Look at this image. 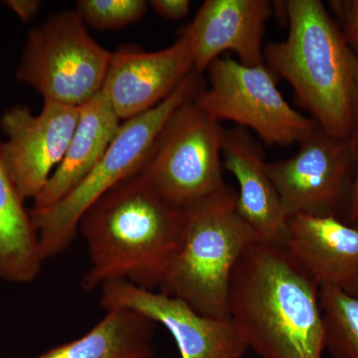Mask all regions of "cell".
Returning <instances> with one entry per match:
<instances>
[{"instance_id": "obj_1", "label": "cell", "mask_w": 358, "mask_h": 358, "mask_svg": "<svg viewBox=\"0 0 358 358\" xmlns=\"http://www.w3.org/2000/svg\"><path fill=\"white\" fill-rule=\"evenodd\" d=\"M229 315L261 358H322L320 287L285 245L248 247L233 272Z\"/></svg>"}, {"instance_id": "obj_2", "label": "cell", "mask_w": 358, "mask_h": 358, "mask_svg": "<svg viewBox=\"0 0 358 358\" xmlns=\"http://www.w3.org/2000/svg\"><path fill=\"white\" fill-rule=\"evenodd\" d=\"M181 210L155 194L141 176L122 181L85 212L78 225L86 242L90 268L85 291L126 281L159 289L180 230Z\"/></svg>"}, {"instance_id": "obj_3", "label": "cell", "mask_w": 358, "mask_h": 358, "mask_svg": "<svg viewBox=\"0 0 358 358\" xmlns=\"http://www.w3.org/2000/svg\"><path fill=\"white\" fill-rule=\"evenodd\" d=\"M282 6L289 34L264 47L268 68L289 82L296 102L320 128L336 138H350L357 56L322 1L288 0Z\"/></svg>"}, {"instance_id": "obj_4", "label": "cell", "mask_w": 358, "mask_h": 358, "mask_svg": "<svg viewBox=\"0 0 358 358\" xmlns=\"http://www.w3.org/2000/svg\"><path fill=\"white\" fill-rule=\"evenodd\" d=\"M180 210L178 243L159 292L207 317H230L234 268L245 250L262 240L238 212L232 186Z\"/></svg>"}, {"instance_id": "obj_5", "label": "cell", "mask_w": 358, "mask_h": 358, "mask_svg": "<svg viewBox=\"0 0 358 358\" xmlns=\"http://www.w3.org/2000/svg\"><path fill=\"white\" fill-rule=\"evenodd\" d=\"M202 88L201 75L193 72L154 109L122 122L98 164L64 199L49 208L30 209L44 262L73 243L82 216L96 200L122 181L140 174L167 120Z\"/></svg>"}, {"instance_id": "obj_6", "label": "cell", "mask_w": 358, "mask_h": 358, "mask_svg": "<svg viewBox=\"0 0 358 358\" xmlns=\"http://www.w3.org/2000/svg\"><path fill=\"white\" fill-rule=\"evenodd\" d=\"M197 94L174 110L138 176L167 204L183 209L225 187L224 129Z\"/></svg>"}, {"instance_id": "obj_7", "label": "cell", "mask_w": 358, "mask_h": 358, "mask_svg": "<svg viewBox=\"0 0 358 358\" xmlns=\"http://www.w3.org/2000/svg\"><path fill=\"white\" fill-rule=\"evenodd\" d=\"M110 54L76 9L60 11L28 33L16 79L43 100L79 108L102 91Z\"/></svg>"}, {"instance_id": "obj_8", "label": "cell", "mask_w": 358, "mask_h": 358, "mask_svg": "<svg viewBox=\"0 0 358 358\" xmlns=\"http://www.w3.org/2000/svg\"><path fill=\"white\" fill-rule=\"evenodd\" d=\"M210 86L197 93V103L216 121L236 122L255 131L268 145L300 143L317 122L289 106L265 64L249 67L219 57L207 68Z\"/></svg>"}, {"instance_id": "obj_9", "label": "cell", "mask_w": 358, "mask_h": 358, "mask_svg": "<svg viewBox=\"0 0 358 358\" xmlns=\"http://www.w3.org/2000/svg\"><path fill=\"white\" fill-rule=\"evenodd\" d=\"M266 169L287 217L307 214L345 218L355 176L350 138H336L317 124L296 155L266 162Z\"/></svg>"}, {"instance_id": "obj_10", "label": "cell", "mask_w": 358, "mask_h": 358, "mask_svg": "<svg viewBox=\"0 0 358 358\" xmlns=\"http://www.w3.org/2000/svg\"><path fill=\"white\" fill-rule=\"evenodd\" d=\"M105 310L124 308L143 313L171 333L180 358H243L248 343L232 317H207L185 301L126 281L100 288Z\"/></svg>"}, {"instance_id": "obj_11", "label": "cell", "mask_w": 358, "mask_h": 358, "mask_svg": "<svg viewBox=\"0 0 358 358\" xmlns=\"http://www.w3.org/2000/svg\"><path fill=\"white\" fill-rule=\"evenodd\" d=\"M78 117L77 107L43 100L39 114L15 105L0 117V129L6 136L2 155L25 201L39 194L62 162Z\"/></svg>"}, {"instance_id": "obj_12", "label": "cell", "mask_w": 358, "mask_h": 358, "mask_svg": "<svg viewBox=\"0 0 358 358\" xmlns=\"http://www.w3.org/2000/svg\"><path fill=\"white\" fill-rule=\"evenodd\" d=\"M194 72L185 37L162 50L122 47L110 54L103 92L122 122L154 109Z\"/></svg>"}, {"instance_id": "obj_13", "label": "cell", "mask_w": 358, "mask_h": 358, "mask_svg": "<svg viewBox=\"0 0 358 358\" xmlns=\"http://www.w3.org/2000/svg\"><path fill=\"white\" fill-rule=\"evenodd\" d=\"M268 0H206L194 20L181 30L201 75L224 52H234L249 67L265 64L263 39L273 13Z\"/></svg>"}, {"instance_id": "obj_14", "label": "cell", "mask_w": 358, "mask_h": 358, "mask_svg": "<svg viewBox=\"0 0 358 358\" xmlns=\"http://www.w3.org/2000/svg\"><path fill=\"white\" fill-rule=\"evenodd\" d=\"M285 246L320 288L358 294V226L298 214L288 218Z\"/></svg>"}, {"instance_id": "obj_15", "label": "cell", "mask_w": 358, "mask_h": 358, "mask_svg": "<svg viewBox=\"0 0 358 358\" xmlns=\"http://www.w3.org/2000/svg\"><path fill=\"white\" fill-rule=\"evenodd\" d=\"M222 162L239 185L237 209L241 217L263 242L285 245L288 217L266 169L262 150L248 129L236 127L224 131Z\"/></svg>"}, {"instance_id": "obj_16", "label": "cell", "mask_w": 358, "mask_h": 358, "mask_svg": "<svg viewBox=\"0 0 358 358\" xmlns=\"http://www.w3.org/2000/svg\"><path fill=\"white\" fill-rule=\"evenodd\" d=\"M79 117L62 162L33 199L31 209L49 208L64 199L98 164L107 152L122 121L103 90L78 108Z\"/></svg>"}, {"instance_id": "obj_17", "label": "cell", "mask_w": 358, "mask_h": 358, "mask_svg": "<svg viewBox=\"0 0 358 358\" xmlns=\"http://www.w3.org/2000/svg\"><path fill=\"white\" fill-rule=\"evenodd\" d=\"M157 326L136 310L110 308L85 336L30 358H154Z\"/></svg>"}, {"instance_id": "obj_18", "label": "cell", "mask_w": 358, "mask_h": 358, "mask_svg": "<svg viewBox=\"0 0 358 358\" xmlns=\"http://www.w3.org/2000/svg\"><path fill=\"white\" fill-rule=\"evenodd\" d=\"M0 141V279L29 284L38 278L44 261L36 228L7 169Z\"/></svg>"}, {"instance_id": "obj_19", "label": "cell", "mask_w": 358, "mask_h": 358, "mask_svg": "<svg viewBox=\"0 0 358 358\" xmlns=\"http://www.w3.org/2000/svg\"><path fill=\"white\" fill-rule=\"evenodd\" d=\"M326 350L334 358H358V294L320 288Z\"/></svg>"}, {"instance_id": "obj_20", "label": "cell", "mask_w": 358, "mask_h": 358, "mask_svg": "<svg viewBox=\"0 0 358 358\" xmlns=\"http://www.w3.org/2000/svg\"><path fill=\"white\" fill-rule=\"evenodd\" d=\"M148 7L145 0H79L75 9L87 26L117 30L141 20Z\"/></svg>"}, {"instance_id": "obj_21", "label": "cell", "mask_w": 358, "mask_h": 358, "mask_svg": "<svg viewBox=\"0 0 358 358\" xmlns=\"http://www.w3.org/2000/svg\"><path fill=\"white\" fill-rule=\"evenodd\" d=\"M329 6L338 17V24L348 46L358 59V0H336Z\"/></svg>"}, {"instance_id": "obj_22", "label": "cell", "mask_w": 358, "mask_h": 358, "mask_svg": "<svg viewBox=\"0 0 358 358\" xmlns=\"http://www.w3.org/2000/svg\"><path fill=\"white\" fill-rule=\"evenodd\" d=\"M160 17L169 20H178L185 18L189 13L190 1L188 0H152L148 2Z\"/></svg>"}, {"instance_id": "obj_23", "label": "cell", "mask_w": 358, "mask_h": 358, "mask_svg": "<svg viewBox=\"0 0 358 358\" xmlns=\"http://www.w3.org/2000/svg\"><path fill=\"white\" fill-rule=\"evenodd\" d=\"M350 141L355 160V176L350 206L343 221L350 225L358 226V122H355V127L350 136Z\"/></svg>"}, {"instance_id": "obj_24", "label": "cell", "mask_w": 358, "mask_h": 358, "mask_svg": "<svg viewBox=\"0 0 358 358\" xmlns=\"http://www.w3.org/2000/svg\"><path fill=\"white\" fill-rule=\"evenodd\" d=\"M6 4L22 21L31 20L38 14L42 6L39 0H9L6 1Z\"/></svg>"}, {"instance_id": "obj_25", "label": "cell", "mask_w": 358, "mask_h": 358, "mask_svg": "<svg viewBox=\"0 0 358 358\" xmlns=\"http://www.w3.org/2000/svg\"><path fill=\"white\" fill-rule=\"evenodd\" d=\"M353 114H355V122H358V59L355 78V90H353Z\"/></svg>"}]
</instances>
